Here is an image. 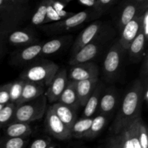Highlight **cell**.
Listing matches in <instances>:
<instances>
[{
  "label": "cell",
  "mask_w": 148,
  "mask_h": 148,
  "mask_svg": "<svg viewBox=\"0 0 148 148\" xmlns=\"http://www.w3.org/2000/svg\"><path fill=\"white\" fill-rule=\"evenodd\" d=\"M143 92V84L140 79H137L123 98L119 110L110 129L112 134H119L133 121L141 117Z\"/></svg>",
  "instance_id": "1"
},
{
  "label": "cell",
  "mask_w": 148,
  "mask_h": 148,
  "mask_svg": "<svg viewBox=\"0 0 148 148\" xmlns=\"http://www.w3.org/2000/svg\"><path fill=\"white\" fill-rule=\"evenodd\" d=\"M59 69V66L55 62L40 59L28 65L20 74V79L41 85L46 89Z\"/></svg>",
  "instance_id": "2"
},
{
  "label": "cell",
  "mask_w": 148,
  "mask_h": 148,
  "mask_svg": "<svg viewBox=\"0 0 148 148\" xmlns=\"http://www.w3.org/2000/svg\"><path fill=\"white\" fill-rule=\"evenodd\" d=\"M99 17H101L99 14H97L95 11L90 9H86L77 13H75L72 16L64 20L56 23L43 25L40 26V27L49 36L59 35L65 32L75 30L84 23H89Z\"/></svg>",
  "instance_id": "3"
},
{
  "label": "cell",
  "mask_w": 148,
  "mask_h": 148,
  "mask_svg": "<svg viewBox=\"0 0 148 148\" xmlns=\"http://www.w3.org/2000/svg\"><path fill=\"white\" fill-rule=\"evenodd\" d=\"M47 108V99L43 94L33 101L15 106L11 122L30 124L43 118Z\"/></svg>",
  "instance_id": "4"
},
{
  "label": "cell",
  "mask_w": 148,
  "mask_h": 148,
  "mask_svg": "<svg viewBox=\"0 0 148 148\" xmlns=\"http://www.w3.org/2000/svg\"><path fill=\"white\" fill-rule=\"evenodd\" d=\"M106 26V24L100 20H96L88 25L77 37L71 49V56L75 54L79 49L93 40H103L108 41L111 33Z\"/></svg>",
  "instance_id": "5"
},
{
  "label": "cell",
  "mask_w": 148,
  "mask_h": 148,
  "mask_svg": "<svg viewBox=\"0 0 148 148\" xmlns=\"http://www.w3.org/2000/svg\"><path fill=\"white\" fill-rule=\"evenodd\" d=\"M124 49L117 40L107 52L103 63L104 78L108 82L114 80L118 77L121 66Z\"/></svg>",
  "instance_id": "6"
},
{
  "label": "cell",
  "mask_w": 148,
  "mask_h": 148,
  "mask_svg": "<svg viewBox=\"0 0 148 148\" xmlns=\"http://www.w3.org/2000/svg\"><path fill=\"white\" fill-rule=\"evenodd\" d=\"M147 9V0H129L123 1L119 8L116 18V25L119 31L131 20L143 14Z\"/></svg>",
  "instance_id": "7"
},
{
  "label": "cell",
  "mask_w": 148,
  "mask_h": 148,
  "mask_svg": "<svg viewBox=\"0 0 148 148\" xmlns=\"http://www.w3.org/2000/svg\"><path fill=\"white\" fill-rule=\"evenodd\" d=\"M45 116V125L48 134L60 141H65L72 138L70 130L61 121L50 106L47 108Z\"/></svg>",
  "instance_id": "8"
},
{
  "label": "cell",
  "mask_w": 148,
  "mask_h": 148,
  "mask_svg": "<svg viewBox=\"0 0 148 148\" xmlns=\"http://www.w3.org/2000/svg\"><path fill=\"white\" fill-rule=\"evenodd\" d=\"M106 42L107 40H95L85 45L75 54L71 56L69 64L71 66H74L90 62L91 60L98 56L101 47H103Z\"/></svg>",
  "instance_id": "9"
},
{
  "label": "cell",
  "mask_w": 148,
  "mask_h": 148,
  "mask_svg": "<svg viewBox=\"0 0 148 148\" xmlns=\"http://www.w3.org/2000/svg\"><path fill=\"white\" fill-rule=\"evenodd\" d=\"M5 39L10 44L17 49L38 43V38L36 33L27 28H17L12 30L7 34Z\"/></svg>",
  "instance_id": "10"
},
{
  "label": "cell",
  "mask_w": 148,
  "mask_h": 148,
  "mask_svg": "<svg viewBox=\"0 0 148 148\" xmlns=\"http://www.w3.org/2000/svg\"><path fill=\"white\" fill-rule=\"evenodd\" d=\"M43 43H38L26 47L20 48L14 51L11 55L10 63L15 66H21L30 63L39 57Z\"/></svg>",
  "instance_id": "11"
},
{
  "label": "cell",
  "mask_w": 148,
  "mask_h": 148,
  "mask_svg": "<svg viewBox=\"0 0 148 148\" xmlns=\"http://www.w3.org/2000/svg\"><path fill=\"white\" fill-rule=\"evenodd\" d=\"M67 81L66 69H59L44 93L47 101L52 104L57 102L66 87Z\"/></svg>",
  "instance_id": "12"
},
{
  "label": "cell",
  "mask_w": 148,
  "mask_h": 148,
  "mask_svg": "<svg viewBox=\"0 0 148 148\" xmlns=\"http://www.w3.org/2000/svg\"><path fill=\"white\" fill-rule=\"evenodd\" d=\"M99 69L94 62L74 65L69 69V80L77 82L79 81L98 78Z\"/></svg>",
  "instance_id": "13"
},
{
  "label": "cell",
  "mask_w": 148,
  "mask_h": 148,
  "mask_svg": "<svg viewBox=\"0 0 148 148\" xmlns=\"http://www.w3.org/2000/svg\"><path fill=\"white\" fill-rule=\"evenodd\" d=\"M143 14L137 16L131 20L120 31L121 34L119 41L124 50H128L131 43L141 30V20Z\"/></svg>",
  "instance_id": "14"
},
{
  "label": "cell",
  "mask_w": 148,
  "mask_h": 148,
  "mask_svg": "<svg viewBox=\"0 0 148 148\" xmlns=\"http://www.w3.org/2000/svg\"><path fill=\"white\" fill-rule=\"evenodd\" d=\"M118 93L113 87L104 88L100 98L98 111L99 114H103L108 116L111 114L117 106Z\"/></svg>",
  "instance_id": "15"
},
{
  "label": "cell",
  "mask_w": 148,
  "mask_h": 148,
  "mask_svg": "<svg viewBox=\"0 0 148 148\" xmlns=\"http://www.w3.org/2000/svg\"><path fill=\"white\" fill-rule=\"evenodd\" d=\"M49 106L61 121L70 130L74 123L77 119V111L70 107L58 102L54 103Z\"/></svg>",
  "instance_id": "16"
},
{
  "label": "cell",
  "mask_w": 148,
  "mask_h": 148,
  "mask_svg": "<svg viewBox=\"0 0 148 148\" xmlns=\"http://www.w3.org/2000/svg\"><path fill=\"white\" fill-rule=\"evenodd\" d=\"M57 102L70 107L77 111L80 106L76 92V82L68 79L66 87Z\"/></svg>",
  "instance_id": "17"
},
{
  "label": "cell",
  "mask_w": 148,
  "mask_h": 148,
  "mask_svg": "<svg viewBox=\"0 0 148 148\" xmlns=\"http://www.w3.org/2000/svg\"><path fill=\"white\" fill-rule=\"evenodd\" d=\"M46 90L44 87L39 84L25 82L20 98L15 103V106L36 99L38 97L43 95Z\"/></svg>",
  "instance_id": "18"
},
{
  "label": "cell",
  "mask_w": 148,
  "mask_h": 148,
  "mask_svg": "<svg viewBox=\"0 0 148 148\" xmlns=\"http://www.w3.org/2000/svg\"><path fill=\"white\" fill-rule=\"evenodd\" d=\"M98 82V78L86 79L76 82V92L80 106H85L88 98L92 95Z\"/></svg>",
  "instance_id": "19"
},
{
  "label": "cell",
  "mask_w": 148,
  "mask_h": 148,
  "mask_svg": "<svg viewBox=\"0 0 148 148\" xmlns=\"http://www.w3.org/2000/svg\"><path fill=\"white\" fill-rule=\"evenodd\" d=\"M104 89L103 84L99 81L96 88L94 90L93 92L88 98V101L84 106L83 112L82 114V118H91L93 117L94 114L98 111V105H99L100 98Z\"/></svg>",
  "instance_id": "20"
},
{
  "label": "cell",
  "mask_w": 148,
  "mask_h": 148,
  "mask_svg": "<svg viewBox=\"0 0 148 148\" xmlns=\"http://www.w3.org/2000/svg\"><path fill=\"white\" fill-rule=\"evenodd\" d=\"M4 128V136L11 138L29 137L32 134L31 127L26 123L10 122Z\"/></svg>",
  "instance_id": "21"
},
{
  "label": "cell",
  "mask_w": 148,
  "mask_h": 148,
  "mask_svg": "<svg viewBox=\"0 0 148 148\" xmlns=\"http://www.w3.org/2000/svg\"><path fill=\"white\" fill-rule=\"evenodd\" d=\"M146 42L147 40L144 35L140 30L137 37L131 43L129 49L127 50L129 51L130 58L133 62H139L142 59L145 53Z\"/></svg>",
  "instance_id": "22"
},
{
  "label": "cell",
  "mask_w": 148,
  "mask_h": 148,
  "mask_svg": "<svg viewBox=\"0 0 148 148\" xmlns=\"http://www.w3.org/2000/svg\"><path fill=\"white\" fill-rule=\"evenodd\" d=\"M71 38H72L71 36H62V37L56 38L51 39L49 41L43 43L40 56H49V55L57 53Z\"/></svg>",
  "instance_id": "23"
},
{
  "label": "cell",
  "mask_w": 148,
  "mask_h": 148,
  "mask_svg": "<svg viewBox=\"0 0 148 148\" xmlns=\"http://www.w3.org/2000/svg\"><path fill=\"white\" fill-rule=\"evenodd\" d=\"M107 121H108L107 116L98 114L95 116H93L90 128L85 134L84 138L88 139V140H93L94 138L98 137L104 129L105 126L106 125Z\"/></svg>",
  "instance_id": "24"
},
{
  "label": "cell",
  "mask_w": 148,
  "mask_h": 148,
  "mask_svg": "<svg viewBox=\"0 0 148 148\" xmlns=\"http://www.w3.org/2000/svg\"><path fill=\"white\" fill-rule=\"evenodd\" d=\"M92 119L93 117L81 118L79 119H77L70 130L72 137L76 139L84 138L85 134L90 128Z\"/></svg>",
  "instance_id": "25"
},
{
  "label": "cell",
  "mask_w": 148,
  "mask_h": 148,
  "mask_svg": "<svg viewBox=\"0 0 148 148\" xmlns=\"http://www.w3.org/2000/svg\"><path fill=\"white\" fill-rule=\"evenodd\" d=\"M46 6L47 0H43L37 6L36 10L30 17V22L33 25L41 26L44 25L46 18Z\"/></svg>",
  "instance_id": "26"
},
{
  "label": "cell",
  "mask_w": 148,
  "mask_h": 148,
  "mask_svg": "<svg viewBox=\"0 0 148 148\" xmlns=\"http://www.w3.org/2000/svg\"><path fill=\"white\" fill-rule=\"evenodd\" d=\"M29 141V137L11 138L4 136L0 138V148H26Z\"/></svg>",
  "instance_id": "27"
},
{
  "label": "cell",
  "mask_w": 148,
  "mask_h": 148,
  "mask_svg": "<svg viewBox=\"0 0 148 148\" xmlns=\"http://www.w3.org/2000/svg\"><path fill=\"white\" fill-rule=\"evenodd\" d=\"M15 105L12 103H9L3 106L0 110V130L5 127L12 121L14 115Z\"/></svg>",
  "instance_id": "28"
},
{
  "label": "cell",
  "mask_w": 148,
  "mask_h": 148,
  "mask_svg": "<svg viewBox=\"0 0 148 148\" xmlns=\"http://www.w3.org/2000/svg\"><path fill=\"white\" fill-rule=\"evenodd\" d=\"M24 83L25 81L20 79V78L18 79L14 80V82H10V90H9L10 103H12L15 105L17 101L20 98Z\"/></svg>",
  "instance_id": "29"
},
{
  "label": "cell",
  "mask_w": 148,
  "mask_h": 148,
  "mask_svg": "<svg viewBox=\"0 0 148 148\" xmlns=\"http://www.w3.org/2000/svg\"><path fill=\"white\" fill-rule=\"evenodd\" d=\"M117 3L118 1L116 0H95V5L93 11L101 17L103 14H106Z\"/></svg>",
  "instance_id": "30"
},
{
  "label": "cell",
  "mask_w": 148,
  "mask_h": 148,
  "mask_svg": "<svg viewBox=\"0 0 148 148\" xmlns=\"http://www.w3.org/2000/svg\"><path fill=\"white\" fill-rule=\"evenodd\" d=\"M138 140L141 148H148L147 129L143 119L140 120L138 129Z\"/></svg>",
  "instance_id": "31"
},
{
  "label": "cell",
  "mask_w": 148,
  "mask_h": 148,
  "mask_svg": "<svg viewBox=\"0 0 148 148\" xmlns=\"http://www.w3.org/2000/svg\"><path fill=\"white\" fill-rule=\"evenodd\" d=\"M62 20L58 14L57 12L53 9L51 4L50 1L47 0V6H46V18L45 20L44 25L49 24V23H56Z\"/></svg>",
  "instance_id": "32"
},
{
  "label": "cell",
  "mask_w": 148,
  "mask_h": 148,
  "mask_svg": "<svg viewBox=\"0 0 148 148\" xmlns=\"http://www.w3.org/2000/svg\"><path fill=\"white\" fill-rule=\"evenodd\" d=\"M51 144V140L48 136L38 137L29 145L28 148H47Z\"/></svg>",
  "instance_id": "33"
},
{
  "label": "cell",
  "mask_w": 148,
  "mask_h": 148,
  "mask_svg": "<svg viewBox=\"0 0 148 148\" xmlns=\"http://www.w3.org/2000/svg\"><path fill=\"white\" fill-rule=\"evenodd\" d=\"M103 148H123L119 134H111L106 139Z\"/></svg>",
  "instance_id": "34"
},
{
  "label": "cell",
  "mask_w": 148,
  "mask_h": 148,
  "mask_svg": "<svg viewBox=\"0 0 148 148\" xmlns=\"http://www.w3.org/2000/svg\"><path fill=\"white\" fill-rule=\"evenodd\" d=\"M10 86V82L0 85V105L4 106L10 103V93H9Z\"/></svg>",
  "instance_id": "35"
},
{
  "label": "cell",
  "mask_w": 148,
  "mask_h": 148,
  "mask_svg": "<svg viewBox=\"0 0 148 148\" xmlns=\"http://www.w3.org/2000/svg\"><path fill=\"white\" fill-rule=\"evenodd\" d=\"M141 31L144 35L146 40H148V9L146 10L142 16Z\"/></svg>",
  "instance_id": "36"
},
{
  "label": "cell",
  "mask_w": 148,
  "mask_h": 148,
  "mask_svg": "<svg viewBox=\"0 0 148 148\" xmlns=\"http://www.w3.org/2000/svg\"><path fill=\"white\" fill-rule=\"evenodd\" d=\"M141 77L142 78L140 79L141 82L148 80V57L147 54L145 56L143 66H142Z\"/></svg>",
  "instance_id": "37"
},
{
  "label": "cell",
  "mask_w": 148,
  "mask_h": 148,
  "mask_svg": "<svg viewBox=\"0 0 148 148\" xmlns=\"http://www.w3.org/2000/svg\"><path fill=\"white\" fill-rule=\"evenodd\" d=\"M50 1L52 7H53L56 11H59V10H64L65 7L67 6V4L70 2V1H54V0H49Z\"/></svg>",
  "instance_id": "38"
},
{
  "label": "cell",
  "mask_w": 148,
  "mask_h": 148,
  "mask_svg": "<svg viewBox=\"0 0 148 148\" xmlns=\"http://www.w3.org/2000/svg\"><path fill=\"white\" fill-rule=\"evenodd\" d=\"M47 148H59V147H58V146L56 145L52 144V143H51V144L50 145H49Z\"/></svg>",
  "instance_id": "39"
},
{
  "label": "cell",
  "mask_w": 148,
  "mask_h": 148,
  "mask_svg": "<svg viewBox=\"0 0 148 148\" xmlns=\"http://www.w3.org/2000/svg\"><path fill=\"white\" fill-rule=\"evenodd\" d=\"M98 148H103V145H100Z\"/></svg>",
  "instance_id": "40"
},
{
  "label": "cell",
  "mask_w": 148,
  "mask_h": 148,
  "mask_svg": "<svg viewBox=\"0 0 148 148\" xmlns=\"http://www.w3.org/2000/svg\"><path fill=\"white\" fill-rule=\"evenodd\" d=\"M4 106H5V105H4ZM3 106H3V105H0V110H1V108H3Z\"/></svg>",
  "instance_id": "41"
},
{
  "label": "cell",
  "mask_w": 148,
  "mask_h": 148,
  "mask_svg": "<svg viewBox=\"0 0 148 148\" xmlns=\"http://www.w3.org/2000/svg\"><path fill=\"white\" fill-rule=\"evenodd\" d=\"M0 138H1V132H0Z\"/></svg>",
  "instance_id": "42"
},
{
  "label": "cell",
  "mask_w": 148,
  "mask_h": 148,
  "mask_svg": "<svg viewBox=\"0 0 148 148\" xmlns=\"http://www.w3.org/2000/svg\"><path fill=\"white\" fill-rule=\"evenodd\" d=\"M0 43H1V41H0ZM0 52H1V49H0Z\"/></svg>",
  "instance_id": "43"
}]
</instances>
